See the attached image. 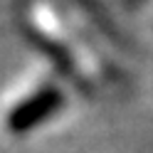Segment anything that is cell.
Returning <instances> with one entry per match:
<instances>
[{
	"mask_svg": "<svg viewBox=\"0 0 153 153\" xmlns=\"http://www.w3.org/2000/svg\"><path fill=\"white\" fill-rule=\"evenodd\" d=\"M59 104H62L59 89L45 87V89H40L37 94L27 97L22 104H17V106L10 111V116H7V126H10L13 133H25L27 128H32L35 123L45 121L57 106H59Z\"/></svg>",
	"mask_w": 153,
	"mask_h": 153,
	"instance_id": "obj_1",
	"label": "cell"
}]
</instances>
